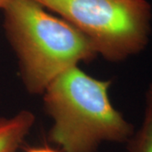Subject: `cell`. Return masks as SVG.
I'll return each instance as SVG.
<instances>
[{"label":"cell","instance_id":"8992f818","mask_svg":"<svg viewBox=\"0 0 152 152\" xmlns=\"http://www.w3.org/2000/svg\"><path fill=\"white\" fill-rule=\"evenodd\" d=\"M26 152H60V151L56 147L53 148L50 146H36L28 148Z\"/></svg>","mask_w":152,"mask_h":152},{"label":"cell","instance_id":"ba28073f","mask_svg":"<svg viewBox=\"0 0 152 152\" xmlns=\"http://www.w3.org/2000/svg\"><path fill=\"white\" fill-rule=\"evenodd\" d=\"M12 0H0V10H4Z\"/></svg>","mask_w":152,"mask_h":152},{"label":"cell","instance_id":"5b68a950","mask_svg":"<svg viewBox=\"0 0 152 152\" xmlns=\"http://www.w3.org/2000/svg\"><path fill=\"white\" fill-rule=\"evenodd\" d=\"M126 143L129 152H152V102L146 99L141 126Z\"/></svg>","mask_w":152,"mask_h":152},{"label":"cell","instance_id":"7a4b0ae2","mask_svg":"<svg viewBox=\"0 0 152 152\" xmlns=\"http://www.w3.org/2000/svg\"><path fill=\"white\" fill-rule=\"evenodd\" d=\"M111 86V80L96 79L76 66L47 87L44 108L53 120L48 139L60 152H96L103 143L129 140L134 128L112 103Z\"/></svg>","mask_w":152,"mask_h":152},{"label":"cell","instance_id":"52a82bcc","mask_svg":"<svg viewBox=\"0 0 152 152\" xmlns=\"http://www.w3.org/2000/svg\"><path fill=\"white\" fill-rule=\"evenodd\" d=\"M146 99L152 102V83H151V85L148 87L146 92Z\"/></svg>","mask_w":152,"mask_h":152},{"label":"cell","instance_id":"277c9868","mask_svg":"<svg viewBox=\"0 0 152 152\" xmlns=\"http://www.w3.org/2000/svg\"><path fill=\"white\" fill-rule=\"evenodd\" d=\"M35 122V115L28 110L10 117H0V152L19 151Z\"/></svg>","mask_w":152,"mask_h":152},{"label":"cell","instance_id":"6da1fadb","mask_svg":"<svg viewBox=\"0 0 152 152\" xmlns=\"http://www.w3.org/2000/svg\"><path fill=\"white\" fill-rule=\"evenodd\" d=\"M3 10L7 41L31 95H42L64 72L98 56L86 35L34 0H12Z\"/></svg>","mask_w":152,"mask_h":152},{"label":"cell","instance_id":"3957f363","mask_svg":"<svg viewBox=\"0 0 152 152\" xmlns=\"http://www.w3.org/2000/svg\"><path fill=\"white\" fill-rule=\"evenodd\" d=\"M80 31L98 55L123 62L140 53L151 35L147 0H34Z\"/></svg>","mask_w":152,"mask_h":152}]
</instances>
